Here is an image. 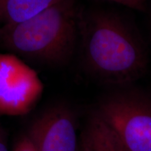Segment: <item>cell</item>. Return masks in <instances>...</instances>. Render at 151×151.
<instances>
[{
  "label": "cell",
  "instance_id": "obj_6",
  "mask_svg": "<svg viewBox=\"0 0 151 151\" xmlns=\"http://www.w3.org/2000/svg\"><path fill=\"white\" fill-rule=\"evenodd\" d=\"M80 148L81 151H126L116 133L96 111L81 132Z\"/></svg>",
  "mask_w": 151,
  "mask_h": 151
},
{
  "label": "cell",
  "instance_id": "obj_12",
  "mask_svg": "<svg viewBox=\"0 0 151 151\" xmlns=\"http://www.w3.org/2000/svg\"><path fill=\"white\" fill-rule=\"evenodd\" d=\"M125 149H126V148H125ZM126 151H128V150H127V149H126Z\"/></svg>",
  "mask_w": 151,
  "mask_h": 151
},
{
  "label": "cell",
  "instance_id": "obj_7",
  "mask_svg": "<svg viewBox=\"0 0 151 151\" xmlns=\"http://www.w3.org/2000/svg\"><path fill=\"white\" fill-rule=\"evenodd\" d=\"M60 0H0V24L10 25L35 16Z\"/></svg>",
  "mask_w": 151,
  "mask_h": 151
},
{
  "label": "cell",
  "instance_id": "obj_9",
  "mask_svg": "<svg viewBox=\"0 0 151 151\" xmlns=\"http://www.w3.org/2000/svg\"><path fill=\"white\" fill-rule=\"evenodd\" d=\"M115 2L138 11H143L146 8V0H110Z\"/></svg>",
  "mask_w": 151,
  "mask_h": 151
},
{
  "label": "cell",
  "instance_id": "obj_10",
  "mask_svg": "<svg viewBox=\"0 0 151 151\" xmlns=\"http://www.w3.org/2000/svg\"><path fill=\"white\" fill-rule=\"evenodd\" d=\"M0 151H9L4 131L1 126H0Z\"/></svg>",
  "mask_w": 151,
  "mask_h": 151
},
{
  "label": "cell",
  "instance_id": "obj_2",
  "mask_svg": "<svg viewBox=\"0 0 151 151\" xmlns=\"http://www.w3.org/2000/svg\"><path fill=\"white\" fill-rule=\"evenodd\" d=\"M80 16L75 0H60L23 22L0 26V43L31 61L63 65L74 53Z\"/></svg>",
  "mask_w": 151,
  "mask_h": 151
},
{
  "label": "cell",
  "instance_id": "obj_5",
  "mask_svg": "<svg viewBox=\"0 0 151 151\" xmlns=\"http://www.w3.org/2000/svg\"><path fill=\"white\" fill-rule=\"evenodd\" d=\"M27 136L38 151H79L76 120L65 104L45 109L30 124Z\"/></svg>",
  "mask_w": 151,
  "mask_h": 151
},
{
  "label": "cell",
  "instance_id": "obj_8",
  "mask_svg": "<svg viewBox=\"0 0 151 151\" xmlns=\"http://www.w3.org/2000/svg\"><path fill=\"white\" fill-rule=\"evenodd\" d=\"M14 151H38L32 141L27 135L22 136L14 147Z\"/></svg>",
  "mask_w": 151,
  "mask_h": 151
},
{
  "label": "cell",
  "instance_id": "obj_3",
  "mask_svg": "<svg viewBox=\"0 0 151 151\" xmlns=\"http://www.w3.org/2000/svg\"><path fill=\"white\" fill-rule=\"evenodd\" d=\"M128 151H151V99L134 90L113 92L95 110Z\"/></svg>",
  "mask_w": 151,
  "mask_h": 151
},
{
  "label": "cell",
  "instance_id": "obj_11",
  "mask_svg": "<svg viewBox=\"0 0 151 151\" xmlns=\"http://www.w3.org/2000/svg\"><path fill=\"white\" fill-rule=\"evenodd\" d=\"M79 151H81V148H80V150H79Z\"/></svg>",
  "mask_w": 151,
  "mask_h": 151
},
{
  "label": "cell",
  "instance_id": "obj_4",
  "mask_svg": "<svg viewBox=\"0 0 151 151\" xmlns=\"http://www.w3.org/2000/svg\"><path fill=\"white\" fill-rule=\"evenodd\" d=\"M43 90L42 83L32 69L14 55H0V115L29 113Z\"/></svg>",
  "mask_w": 151,
  "mask_h": 151
},
{
  "label": "cell",
  "instance_id": "obj_1",
  "mask_svg": "<svg viewBox=\"0 0 151 151\" xmlns=\"http://www.w3.org/2000/svg\"><path fill=\"white\" fill-rule=\"evenodd\" d=\"M79 38L85 67L104 83L124 88L146 70L144 44L116 15L104 11L81 14Z\"/></svg>",
  "mask_w": 151,
  "mask_h": 151
}]
</instances>
